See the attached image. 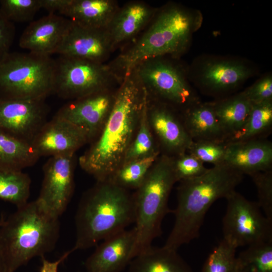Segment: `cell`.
<instances>
[{"label":"cell","instance_id":"6da1fadb","mask_svg":"<svg viewBox=\"0 0 272 272\" xmlns=\"http://www.w3.org/2000/svg\"><path fill=\"white\" fill-rule=\"evenodd\" d=\"M147 101L145 90L131 71L118 85L102 129L79 158L81 168L97 181L109 179L122 165Z\"/></svg>","mask_w":272,"mask_h":272},{"label":"cell","instance_id":"7a4b0ae2","mask_svg":"<svg viewBox=\"0 0 272 272\" xmlns=\"http://www.w3.org/2000/svg\"><path fill=\"white\" fill-rule=\"evenodd\" d=\"M244 174L225 163L202 175L179 181L173 227L164 247L177 250L198 237L205 216L218 199L226 198L242 182Z\"/></svg>","mask_w":272,"mask_h":272},{"label":"cell","instance_id":"3957f363","mask_svg":"<svg viewBox=\"0 0 272 272\" xmlns=\"http://www.w3.org/2000/svg\"><path fill=\"white\" fill-rule=\"evenodd\" d=\"M133 196L110 180L97 181L82 197L75 216L73 251L97 245L134 223Z\"/></svg>","mask_w":272,"mask_h":272},{"label":"cell","instance_id":"277c9868","mask_svg":"<svg viewBox=\"0 0 272 272\" xmlns=\"http://www.w3.org/2000/svg\"><path fill=\"white\" fill-rule=\"evenodd\" d=\"M196 22L191 14L178 5L157 9L141 35L108 64L120 83L145 60L167 55L176 57L186 47Z\"/></svg>","mask_w":272,"mask_h":272},{"label":"cell","instance_id":"5b68a950","mask_svg":"<svg viewBox=\"0 0 272 272\" xmlns=\"http://www.w3.org/2000/svg\"><path fill=\"white\" fill-rule=\"evenodd\" d=\"M59 217L38 199L17 208L0 227V249L7 272H16L32 258L52 250L59 237Z\"/></svg>","mask_w":272,"mask_h":272},{"label":"cell","instance_id":"8992f818","mask_svg":"<svg viewBox=\"0 0 272 272\" xmlns=\"http://www.w3.org/2000/svg\"><path fill=\"white\" fill-rule=\"evenodd\" d=\"M176 182L172 157L161 154L132 194L135 238L131 260L152 246L153 240L162 234L163 220L170 212L169 195Z\"/></svg>","mask_w":272,"mask_h":272},{"label":"cell","instance_id":"52a82bcc","mask_svg":"<svg viewBox=\"0 0 272 272\" xmlns=\"http://www.w3.org/2000/svg\"><path fill=\"white\" fill-rule=\"evenodd\" d=\"M54 70L50 56L9 52L0 58V97L45 99L53 93Z\"/></svg>","mask_w":272,"mask_h":272},{"label":"cell","instance_id":"ba28073f","mask_svg":"<svg viewBox=\"0 0 272 272\" xmlns=\"http://www.w3.org/2000/svg\"><path fill=\"white\" fill-rule=\"evenodd\" d=\"M149 100L183 111L198 103L181 70L170 61L158 57L145 60L132 70Z\"/></svg>","mask_w":272,"mask_h":272},{"label":"cell","instance_id":"9c48e42d","mask_svg":"<svg viewBox=\"0 0 272 272\" xmlns=\"http://www.w3.org/2000/svg\"><path fill=\"white\" fill-rule=\"evenodd\" d=\"M119 82L108 63L59 55L55 59L53 93L73 100Z\"/></svg>","mask_w":272,"mask_h":272},{"label":"cell","instance_id":"30bf717a","mask_svg":"<svg viewBox=\"0 0 272 272\" xmlns=\"http://www.w3.org/2000/svg\"><path fill=\"white\" fill-rule=\"evenodd\" d=\"M225 199L224 239L236 248L272 241V220L261 213L257 202L247 199L236 190Z\"/></svg>","mask_w":272,"mask_h":272},{"label":"cell","instance_id":"8fae6325","mask_svg":"<svg viewBox=\"0 0 272 272\" xmlns=\"http://www.w3.org/2000/svg\"><path fill=\"white\" fill-rule=\"evenodd\" d=\"M75 154L50 157L43 167V179L37 199L54 216L66 209L74 189Z\"/></svg>","mask_w":272,"mask_h":272},{"label":"cell","instance_id":"7c38bea8","mask_svg":"<svg viewBox=\"0 0 272 272\" xmlns=\"http://www.w3.org/2000/svg\"><path fill=\"white\" fill-rule=\"evenodd\" d=\"M48 113L45 99L0 97V129L28 142L47 121Z\"/></svg>","mask_w":272,"mask_h":272},{"label":"cell","instance_id":"4fadbf2b","mask_svg":"<svg viewBox=\"0 0 272 272\" xmlns=\"http://www.w3.org/2000/svg\"><path fill=\"white\" fill-rule=\"evenodd\" d=\"M116 90H104L70 101L55 114L72 123L92 141L102 129L111 111Z\"/></svg>","mask_w":272,"mask_h":272},{"label":"cell","instance_id":"5bb4252c","mask_svg":"<svg viewBox=\"0 0 272 272\" xmlns=\"http://www.w3.org/2000/svg\"><path fill=\"white\" fill-rule=\"evenodd\" d=\"M149 122L162 154L175 157L187 152L192 140L176 109L147 98Z\"/></svg>","mask_w":272,"mask_h":272},{"label":"cell","instance_id":"9a60e30c","mask_svg":"<svg viewBox=\"0 0 272 272\" xmlns=\"http://www.w3.org/2000/svg\"><path fill=\"white\" fill-rule=\"evenodd\" d=\"M89 142L87 134L70 121L55 115L36 133L31 144L39 156L75 154Z\"/></svg>","mask_w":272,"mask_h":272},{"label":"cell","instance_id":"2e32d148","mask_svg":"<svg viewBox=\"0 0 272 272\" xmlns=\"http://www.w3.org/2000/svg\"><path fill=\"white\" fill-rule=\"evenodd\" d=\"M113 51L106 29L84 27L71 21L55 53L105 63Z\"/></svg>","mask_w":272,"mask_h":272},{"label":"cell","instance_id":"e0dca14e","mask_svg":"<svg viewBox=\"0 0 272 272\" xmlns=\"http://www.w3.org/2000/svg\"><path fill=\"white\" fill-rule=\"evenodd\" d=\"M134 227L104 240L85 262L86 272H121L131 261Z\"/></svg>","mask_w":272,"mask_h":272},{"label":"cell","instance_id":"ac0fdd59","mask_svg":"<svg viewBox=\"0 0 272 272\" xmlns=\"http://www.w3.org/2000/svg\"><path fill=\"white\" fill-rule=\"evenodd\" d=\"M71 23L60 15L48 14L27 26L20 38L19 46L30 52L50 56L56 53Z\"/></svg>","mask_w":272,"mask_h":272},{"label":"cell","instance_id":"d6986e66","mask_svg":"<svg viewBox=\"0 0 272 272\" xmlns=\"http://www.w3.org/2000/svg\"><path fill=\"white\" fill-rule=\"evenodd\" d=\"M157 10L141 1H131L119 7L106 28L113 51L143 31Z\"/></svg>","mask_w":272,"mask_h":272},{"label":"cell","instance_id":"ffe728a7","mask_svg":"<svg viewBox=\"0 0 272 272\" xmlns=\"http://www.w3.org/2000/svg\"><path fill=\"white\" fill-rule=\"evenodd\" d=\"M226 144L224 163L244 175L272 169V143L266 138Z\"/></svg>","mask_w":272,"mask_h":272},{"label":"cell","instance_id":"44dd1931","mask_svg":"<svg viewBox=\"0 0 272 272\" xmlns=\"http://www.w3.org/2000/svg\"><path fill=\"white\" fill-rule=\"evenodd\" d=\"M119 7L115 0H69L59 14L82 27L106 29Z\"/></svg>","mask_w":272,"mask_h":272},{"label":"cell","instance_id":"7402d4cb","mask_svg":"<svg viewBox=\"0 0 272 272\" xmlns=\"http://www.w3.org/2000/svg\"><path fill=\"white\" fill-rule=\"evenodd\" d=\"M181 116L192 141L225 142V135L212 103H196L183 111Z\"/></svg>","mask_w":272,"mask_h":272},{"label":"cell","instance_id":"603a6c76","mask_svg":"<svg viewBox=\"0 0 272 272\" xmlns=\"http://www.w3.org/2000/svg\"><path fill=\"white\" fill-rule=\"evenodd\" d=\"M128 265V272H193L177 250L164 246H151L132 258Z\"/></svg>","mask_w":272,"mask_h":272},{"label":"cell","instance_id":"cb8c5ba5","mask_svg":"<svg viewBox=\"0 0 272 272\" xmlns=\"http://www.w3.org/2000/svg\"><path fill=\"white\" fill-rule=\"evenodd\" d=\"M40 157L31 142L0 129V169L22 171L33 165Z\"/></svg>","mask_w":272,"mask_h":272},{"label":"cell","instance_id":"d4e9b609","mask_svg":"<svg viewBox=\"0 0 272 272\" xmlns=\"http://www.w3.org/2000/svg\"><path fill=\"white\" fill-rule=\"evenodd\" d=\"M212 104L225 135V143L243 127L252 105L242 92L232 98Z\"/></svg>","mask_w":272,"mask_h":272},{"label":"cell","instance_id":"484cf974","mask_svg":"<svg viewBox=\"0 0 272 272\" xmlns=\"http://www.w3.org/2000/svg\"><path fill=\"white\" fill-rule=\"evenodd\" d=\"M202 74L205 86L219 91L237 86L250 75V71L241 63L221 61L208 64Z\"/></svg>","mask_w":272,"mask_h":272},{"label":"cell","instance_id":"4316f807","mask_svg":"<svg viewBox=\"0 0 272 272\" xmlns=\"http://www.w3.org/2000/svg\"><path fill=\"white\" fill-rule=\"evenodd\" d=\"M272 126V101L252 105L243 127L225 143L265 139Z\"/></svg>","mask_w":272,"mask_h":272},{"label":"cell","instance_id":"83f0119b","mask_svg":"<svg viewBox=\"0 0 272 272\" xmlns=\"http://www.w3.org/2000/svg\"><path fill=\"white\" fill-rule=\"evenodd\" d=\"M31 179L22 171L0 169V199L20 207L28 202L30 193Z\"/></svg>","mask_w":272,"mask_h":272},{"label":"cell","instance_id":"f1b7e54d","mask_svg":"<svg viewBox=\"0 0 272 272\" xmlns=\"http://www.w3.org/2000/svg\"><path fill=\"white\" fill-rule=\"evenodd\" d=\"M161 154L156 153L123 164L109 180L126 190L137 189Z\"/></svg>","mask_w":272,"mask_h":272},{"label":"cell","instance_id":"f546056e","mask_svg":"<svg viewBox=\"0 0 272 272\" xmlns=\"http://www.w3.org/2000/svg\"><path fill=\"white\" fill-rule=\"evenodd\" d=\"M158 153H161L149 122L147 101L135 135L126 153L123 164Z\"/></svg>","mask_w":272,"mask_h":272},{"label":"cell","instance_id":"4dcf8cb0","mask_svg":"<svg viewBox=\"0 0 272 272\" xmlns=\"http://www.w3.org/2000/svg\"><path fill=\"white\" fill-rule=\"evenodd\" d=\"M237 258L240 272H272V241L247 246Z\"/></svg>","mask_w":272,"mask_h":272},{"label":"cell","instance_id":"1f68e13d","mask_svg":"<svg viewBox=\"0 0 272 272\" xmlns=\"http://www.w3.org/2000/svg\"><path fill=\"white\" fill-rule=\"evenodd\" d=\"M236 249L223 238L207 257L200 272H240Z\"/></svg>","mask_w":272,"mask_h":272},{"label":"cell","instance_id":"d6a6232c","mask_svg":"<svg viewBox=\"0 0 272 272\" xmlns=\"http://www.w3.org/2000/svg\"><path fill=\"white\" fill-rule=\"evenodd\" d=\"M41 9V0L0 1V11L12 22L31 21Z\"/></svg>","mask_w":272,"mask_h":272},{"label":"cell","instance_id":"836d02e7","mask_svg":"<svg viewBox=\"0 0 272 272\" xmlns=\"http://www.w3.org/2000/svg\"><path fill=\"white\" fill-rule=\"evenodd\" d=\"M227 145L225 142L192 141L187 152L202 162L214 165L224 163Z\"/></svg>","mask_w":272,"mask_h":272},{"label":"cell","instance_id":"e575fe53","mask_svg":"<svg viewBox=\"0 0 272 272\" xmlns=\"http://www.w3.org/2000/svg\"><path fill=\"white\" fill-rule=\"evenodd\" d=\"M172 158L177 182L199 176L208 169L203 162L187 152Z\"/></svg>","mask_w":272,"mask_h":272},{"label":"cell","instance_id":"d590c367","mask_svg":"<svg viewBox=\"0 0 272 272\" xmlns=\"http://www.w3.org/2000/svg\"><path fill=\"white\" fill-rule=\"evenodd\" d=\"M257 189L258 203L264 215L272 220V169L250 176Z\"/></svg>","mask_w":272,"mask_h":272},{"label":"cell","instance_id":"8d00e7d4","mask_svg":"<svg viewBox=\"0 0 272 272\" xmlns=\"http://www.w3.org/2000/svg\"><path fill=\"white\" fill-rule=\"evenodd\" d=\"M242 93L252 104L272 101L271 77L259 80Z\"/></svg>","mask_w":272,"mask_h":272},{"label":"cell","instance_id":"74e56055","mask_svg":"<svg viewBox=\"0 0 272 272\" xmlns=\"http://www.w3.org/2000/svg\"><path fill=\"white\" fill-rule=\"evenodd\" d=\"M15 37V28L0 11V58L9 52Z\"/></svg>","mask_w":272,"mask_h":272},{"label":"cell","instance_id":"f35d334b","mask_svg":"<svg viewBox=\"0 0 272 272\" xmlns=\"http://www.w3.org/2000/svg\"><path fill=\"white\" fill-rule=\"evenodd\" d=\"M73 252L71 249L65 252L58 259L54 261H49L46 259L44 256L41 257L42 264L40 272H58L59 264L65 260Z\"/></svg>","mask_w":272,"mask_h":272},{"label":"cell","instance_id":"ab89813d","mask_svg":"<svg viewBox=\"0 0 272 272\" xmlns=\"http://www.w3.org/2000/svg\"><path fill=\"white\" fill-rule=\"evenodd\" d=\"M68 1L41 0L42 9L46 10L48 14H60L67 4Z\"/></svg>","mask_w":272,"mask_h":272},{"label":"cell","instance_id":"60d3db41","mask_svg":"<svg viewBox=\"0 0 272 272\" xmlns=\"http://www.w3.org/2000/svg\"><path fill=\"white\" fill-rule=\"evenodd\" d=\"M0 272H7V267L5 258L0 249Z\"/></svg>","mask_w":272,"mask_h":272},{"label":"cell","instance_id":"b9f144b4","mask_svg":"<svg viewBox=\"0 0 272 272\" xmlns=\"http://www.w3.org/2000/svg\"><path fill=\"white\" fill-rule=\"evenodd\" d=\"M3 221H0V227L2 225L3 223Z\"/></svg>","mask_w":272,"mask_h":272}]
</instances>
